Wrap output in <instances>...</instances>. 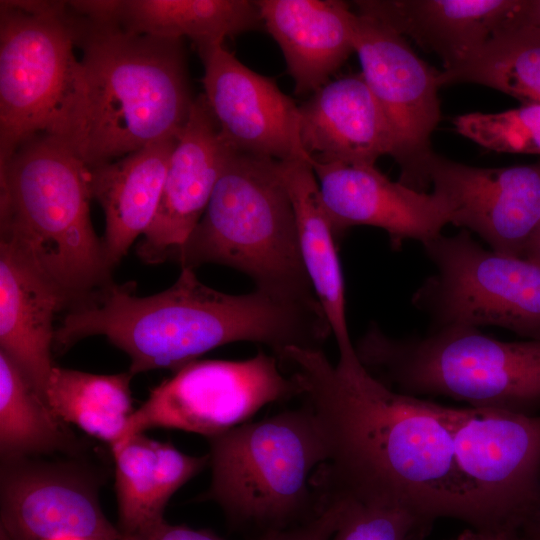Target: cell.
<instances>
[{"instance_id":"obj_4","label":"cell","mask_w":540,"mask_h":540,"mask_svg":"<svg viewBox=\"0 0 540 540\" xmlns=\"http://www.w3.org/2000/svg\"><path fill=\"white\" fill-rule=\"evenodd\" d=\"M89 169L64 139L36 135L0 164V239L13 244L77 307L111 284L89 211Z\"/></svg>"},{"instance_id":"obj_28","label":"cell","mask_w":540,"mask_h":540,"mask_svg":"<svg viewBox=\"0 0 540 540\" xmlns=\"http://www.w3.org/2000/svg\"><path fill=\"white\" fill-rule=\"evenodd\" d=\"M73 443L18 366L0 351V453L2 462L68 450Z\"/></svg>"},{"instance_id":"obj_35","label":"cell","mask_w":540,"mask_h":540,"mask_svg":"<svg viewBox=\"0 0 540 540\" xmlns=\"http://www.w3.org/2000/svg\"><path fill=\"white\" fill-rule=\"evenodd\" d=\"M455 540H506L504 533L488 532V531H466Z\"/></svg>"},{"instance_id":"obj_23","label":"cell","mask_w":540,"mask_h":540,"mask_svg":"<svg viewBox=\"0 0 540 540\" xmlns=\"http://www.w3.org/2000/svg\"><path fill=\"white\" fill-rule=\"evenodd\" d=\"M112 454L119 529L125 536L163 521L173 494L210 461L209 454L188 455L143 433L112 449Z\"/></svg>"},{"instance_id":"obj_29","label":"cell","mask_w":540,"mask_h":540,"mask_svg":"<svg viewBox=\"0 0 540 540\" xmlns=\"http://www.w3.org/2000/svg\"><path fill=\"white\" fill-rule=\"evenodd\" d=\"M453 125L459 134L490 150L540 154V104L463 114L453 119Z\"/></svg>"},{"instance_id":"obj_30","label":"cell","mask_w":540,"mask_h":540,"mask_svg":"<svg viewBox=\"0 0 540 540\" xmlns=\"http://www.w3.org/2000/svg\"><path fill=\"white\" fill-rule=\"evenodd\" d=\"M338 497V496H335ZM343 509L331 540H422L426 528L409 512L339 497Z\"/></svg>"},{"instance_id":"obj_27","label":"cell","mask_w":540,"mask_h":540,"mask_svg":"<svg viewBox=\"0 0 540 540\" xmlns=\"http://www.w3.org/2000/svg\"><path fill=\"white\" fill-rule=\"evenodd\" d=\"M129 371L94 374L54 366L45 393L51 411L63 422L110 445L134 412Z\"/></svg>"},{"instance_id":"obj_33","label":"cell","mask_w":540,"mask_h":540,"mask_svg":"<svg viewBox=\"0 0 540 540\" xmlns=\"http://www.w3.org/2000/svg\"><path fill=\"white\" fill-rule=\"evenodd\" d=\"M514 16L522 23L540 27V0H519Z\"/></svg>"},{"instance_id":"obj_2","label":"cell","mask_w":540,"mask_h":540,"mask_svg":"<svg viewBox=\"0 0 540 540\" xmlns=\"http://www.w3.org/2000/svg\"><path fill=\"white\" fill-rule=\"evenodd\" d=\"M134 285H110L94 301L68 313L55 329L65 351L89 336H105L130 358L133 375L178 370L216 347L252 342L279 358L289 347L322 349L331 329L320 307L286 301L255 289L234 295L203 284L192 269L147 297Z\"/></svg>"},{"instance_id":"obj_6","label":"cell","mask_w":540,"mask_h":540,"mask_svg":"<svg viewBox=\"0 0 540 540\" xmlns=\"http://www.w3.org/2000/svg\"><path fill=\"white\" fill-rule=\"evenodd\" d=\"M354 349L367 371L395 391L540 415V340L502 341L474 327L395 338L372 322Z\"/></svg>"},{"instance_id":"obj_22","label":"cell","mask_w":540,"mask_h":540,"mask_svg":"<svg viewBox=\"0 0 540 540\" xmlns=\"http://www.w3.org/2000/svg\"><path fill=\"white\" fill-rule=\"evenodd\" d=\"M177 141L164 139L89 169L91 196L105 215L102 243L112 269L153 222Z\"/></svg>"},{"instance_id":"obj_32","label":"cell","mask_w":540,"mask_h":540,"mask_svg":"<svg viewBox=\"0 0 540 540\" xmlns=\"http://www.w3.org/2000/svg\"><path fill=\"white\" fill-rule=\"evenodd\" d=\"M127 540H225L207 530H195L184 525H171L165 520L135 534ZM257 540H267L261 536Z\"/></svg>"},{"instance_id":"obj_11","label":"cell","mask_w":540,"mask_h":540,"mask_svg":"<svg viewBox=\"0 0 540 540\" xmlns=\"http://www.w3.org/2000/svg\"><path fill=\"white\" fill-rule=\"evenodd\" d=\"M457 466L486 531L507 533L540 516V415L444 405Z\"/></svg>"},{"instance_id":"obj_25","label":"cell","mask_w":540,"mask_h":540,"mask_svg":"<svg viewBox=\"0 0 540 540\" xmlns=\"http://www.w3.org/2000/svg\"><path fill=\"white\" fill-rule=\"evenodd\" d=\"M104 13L127 32L187 37L195 46L264 27L258 6L249 0H105Z\"/></svg>"},{"instance_id":"obj_12","label":"cell","mask_w":540,"mask_h":540,"mask_svg":"<svg viewBox=\"0 0 540 540\" xmlns=\"http://www.w3.org/2000/svg\"><path fill=\"white\" fill-rule=\"evenodd\" d=\"M357 14V13H356ZM355 52L368 87L387 121L399 182L420 192L431 186V135L441 119L438 71L406 39L357 14Z\"/></svg>"},{"instance_id":"obj_26","label":"cell","mask_w":540,"mask_h":540,"mask_svg":"<svg viewBox=\"0 0 540 540\" xmlns=\"http://www.w3.org/2000/svg\"><path fill=\"white\" fill-rule=\"evenodd\" d=\"M514 11L463 65L440 72V86L480 84L540 104V27L518 21Z\"/></svg>"},{"instance_id":"obj_36","label":"cell","mask_w":540,"mask_h":540,"mask_svg":"<svg viewBox=\"0 0 540 540\" xmlns=\"http://www.w3.org/2000/svg\"><path fill=\"white\" fill-rule=\"evenodd\" d=\"M524 258L540 263V229L530 241L525 251Z\"/></svg>"},{"instance_id":"obj_17","label":"cell","mask_w":540,"mask_h":540,"mask_svg":"<svg viewBox=\"0 0 540 540\" xmlns=\"http://www.w3.org/2000/svg\"><path fill=\"white\" fill-rule=\"evenodd\" d=\"M233 150L203 94L198 95L171 154L155 218L136 247L142 261L165 262L169 253L187 240Z\"/></svg>"},{"instance_id":"obj_7","label":"cell","mask_w":540,"mask_h":540,"mask_svg":"<svg viewBox=\"0 0 540 540\" xmlns=\"http://www.w3.org/2000/svg\"><path fill=\"white\" fill-rule=\"evenodd\" d=\"M207 440L212 477L201 497L216 502L234 524L262 530L263 536L299 525L320 510L311 479L327 452L306 406Z\"/></svg>"},{"instance_id":"obj_19","label":"cell","mask_w":540,"mask_h":540,"mask_svg":"<svg viewBox=\"0 0 540 540\" xmlns=\"http://www.w3.org/2000/svg\"><path fill=\"white\" fill-rule=\"evenodd\" d=\"M67 304L64 294L23 252L0 239V351L44 400L54 368L53 321Z\"/></svg>"},{"instance_id":"obj_37","label":"cell","mask_w":540,"mask_h":540,"mask_svg":"<svg viewBox=\"0 0 540 540\" xmlns=\"http://www.w3.org/2000/svg\"><path fill=\"white\" fill-rule=\"evenodd\" d=\"M55 540H78V539H75V538H59V539H55Z\"/></svg>"},{"instance_id":"obj_24","label":"cell","mask_w":540,"mask_h":540,"mask_svg":"<svg viewBox=\"0 0 540 540\" xmlns=\"http://www.w3.org/2000/svg\"><path fill=\"white\" fill-rule=\"evenodd\" d=\"M279 172L296 219L303 264L325 314L339 353L354 349L346 320L345 284L338 256V241L320 196L309 162H279Z\"/></svg>"},{"instance_id":"obj_8","label":"cell","mask_w":540,"mask_h":540,"mask_svg":"<svg viewBox=\"0 0 540 540\" xmlns=\"http://www.w3.org/2000/svg\"><path fill=\"white\" fill-rule=\"evenodd\" d=\"M67 1H0V164L28 139L70 136L81 93Z\"/></svg>"},{"instance_id":"obj_5","label":"cell","mask_w":540,"mask_h":540,"mask_svg":"<svg viewBox=\"0 0 540 540\" xmlns=\"http://www.w3.org/2000/svg\"><path fill=\"white\" fill-rule=\"evenodd\" d=\"M167 260L181 269L227 266L273 297L321 307L303 264L279 161L273 159L233 150L199 223Z\"/></svg>"},{"instance_id":"obj_9","label":"cell","mask_w":540,"mask_h":540,"mask_svg":"<svg viewBox=\"0 0 540 540\" xmlns=\"http://www.w3.org/2000/svg\"><path fill=\"white\" fill-rule=\"evenodd\" d=\"M436 268L411 298L430 329L496 326L540 340V263L485 249L468 230L423 244Z\"/></svg>"},{"instance_id":"obj_16","label":"cell","mask_w":540,"mask_h":540,"mask_svg":"<svg viewBox=\"0 0 540 540\" xmlns=\"http://www.w3.org/2000/svg\"><path fill=\"white\" fill-rule=\"evenodd\" d=\"M321 200L339 242L353 226L386 231L399 250L406 240L422 245L442 234L451 223V208L438 192H420L392 181L375 165L310 163Z\"/></svg>"},{"instance_id":"obj_18","label":"cell","mask_w":540,"mask_h":540,"mask_svg":"<svg viewBox=\"0 0 540 540\" xmlns=\"http://www.w3.org/2000/svg\"><path fill=\"white\" fill-rule=\"evenodd\" d=\"M299 134L308 162L375 165L392 138L363 75L330 80L299 106Z\"/></svg>"},{"instance_id":"obj_21","label":"cell","mask_w":540,"mask_h":540,"mask_svg":"<svg viewBox=\"0 0 540 540\" xmlns=\"http://www.w3.org/2000/svg\"><path fill=\"white\" fill-rule=\"evenodd\" d=\"M279 45L295 93L311 95L355 52L356 12L340 0H257Z\"/></svg>"},{"instance_id":"obj_15","label":"cell","mask_w":540,"mask_h":540,"mask_svg":"<svg viewBox=\"0 0 540 540\" xmlns=\"http://www.w3.org/2000/svg\"><path fill=\"white\" fill-rule=\"evenodd\" d=\"M0 491L4 540H127L104 515L96 485L76 468L2 462Z\"/></svg>"},{"instance_id":"obj_14","label":"cell","mask_w":540,"mask_h":540,"mask_svg":"<svg viewBox=\"0 0 540 540\" xmlns=\"http://www.w3.org/2000/svg\"><path fill=\"white\" fill-rule=\"evenodd\" d=\"M428 175L433 191L450 205L451 224L497 253L524 257L540 229V163L481 168L434 152Z\"/></svg>"},{"instance_id":"obj_20","label":"cell","mask_w":540,"mask_h":540,"mask_svg":"<svg viewBox=\"0 0 540 540\" xmlns=\"http://www.w3.org/2000/svg\"><path fill=\"white\" fill-rule=\"evenodd\" d=\"M356 13L435 53L443 70L471 58L512 15L518 0H357Z\"/></svg>"},{"instance_id":"obj_10","label":"cell","mask_w":540,"mask_h":540,"mask_svg":"<svg viewBox=\"0 0 540 540\" xmlns=\"http://www.w3.org/2000/svg\"><path fill=\"white\" fill-rule=\"evenodd\" d=\"M300 396L275 355L194 360L151 390L129 417L111 450L151 428L178 429L210 438L244 424L264 406Z\"/></svg>"},{"instance_id":"obj_1","label":"cell","mask_w":540,"mask_h":540,"mask_svg":"<svg viewBox=\"0 0 540 540\" xmlns=\"http://www.w3.org/2000/svg\"><path fill=\"white\" fill-rule=\"evenodd\" d=\"M279 362L325 442L327 459L311 479L318 495L403 509L426 529L440 517L485 529L454 457L444 405L391 389L355 349L333 365L323 349L289 347Z\"/></svg>"},{"instance_id":"obj_13","label":"cell","mask_w":540,"mask_h":540,"mask_svg":"<svg viewBox=\"0 0 540 540\" xmlns=\"http://www.w3.org/2000/svg\"><path fill=\"white\" fill-rule=\"evenodd\" d=\"M203 96L226 142L238 152L279 162L305 160L299 106L276 82L242 64L224 42L196 46Z\"/></svg>"},{"instance_id":"obj_3","label":"cell","mask_w":540,"mask_h":540,"mask_svg":"<svg viewBox=\"0 0 540 540\" xmlns=\"http://www.w3.org/2000/svg\"><path fill=\"white\" fill-rule=\"evenodd\" d=\"M72 13L82 86L67 142L87 168L177 138L195 99L182 40Z\"/></svg>"},{"instance_id":"obj_31","label":"cell","mask_w":540,"mask_h":540,"mask_svg":"<svg viewBox=\"0 0 540 540\" xmlns=\"http://www.w3.org/2000/svg\"><path fill=\"white\" fill-rule=\"evenodd\" d=\"M343 502L339 498H328L322 501L316 515L294 527L265 534L267 540H331L335 533Z\"/></svg>"},{"instance_id":"obj_34","label":"cell","mask_w":540,"mask_h":540,"mask_svg":"<svg viewBox=\"0 0 540 540\" xmlns=\"http://www.w3.org/2000/svg\"><path fill=\"white\" fill-rule=\"evenodd\" d=\"M506 540H540V517L508 532Z\"/></svg>"}]
</instances>
